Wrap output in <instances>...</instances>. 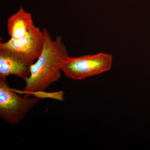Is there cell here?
<instances>
[{
  "label": "cell",
  "mask_w": 150,
  "mask_h": 150,
  "mask_svg": "<svg viewBox=\"0 0 150 150\" xmlns=\"http://www.w3.org/2000/svg\"><path fill=\"white\" fill-rule=\"evenodd\" d=\"M43 49L31 66L29 76L25 80L23 93L30 97L44 91L61 77L63 61L69 56L68 49L61 36L53 39L46 28L42 30Z\"/></svg>",
  "instance_id": "obj_1"
},
{
  "label": "cell",
  "mask_w": 150,
  "mask_h": 150,
  "mask_svg": "<svg viewBox=\"0 0 150 150\" xmlns=\"http://www.w3.org/2000/svg\"><path fill=\"white\" fill-rule=\"evenodd\" d=\"M113 58L111 54L99 53L79 57L68 56L62 64V72L67 77L81 80L109 71Z\"/></svg>",
  "instance_id": "obj_2"
},
{
  "label": "cell",
  "mask_w": 150,
  "mask_h": 150,
  "mask_svg": "<svg viewBox=\"0 0 150 150\" xmlns=\"http://www.w3.org/2000/svg\"><path fill=\"white\" fill-rule=\"evenodd\" d=\"M39 99L20 96L10 87L6 77H0V116L6 122L15 124L22 121Z\"/></svg>",
  "instance_id": "obj_3"
},
{
  "label": "cell",
  "mask_w": 150,
  "mask_h": 150,
  "mask_svg": "<svg viewBox=\"0 0 150 150\" xmlns=\"http://www.w3.org/2000/svg\"><path fill=\"white\" fill-rule=\"evenodd\" d=\"M43 46V31L35 25L25 37L18 39L11 38L0 43V49L16 53L33 64L40 56Z\"/></svg>",
  "instance_id": "obj_4"
},
{
  "label": "cell",
  "mask_w": 150,
  "mask_h": 150,
  "mask_svg": "<svg viewBox=\"0 0 150 150\" xmlns=\"http://www.w3.org/2000/svg\"><path fill=\"white\" fill-rule=\"evenodd\" d=\"M33 64L20 55L0 49V77L15 75L25 81L30 75Z\"/></svg>",
  "instance_id": "obj_5"
},
{
  "label": "cell",
  "mask_w": 150,
  "mask_h": 150,
  "mask_svg": "<svg viewBox=\"0 0 150 150\" xmlns=\"http://www.w3.org/2000/svg\"><path fill=\"white\" fill-rule=\"evenodd\" d=\"M34 26L31 14L20 7L16 13L9 18L7 27L11 38L18 39L26 36Z\"/></svg>",
  "instance_id": "obj_6"
}]
</instances>
